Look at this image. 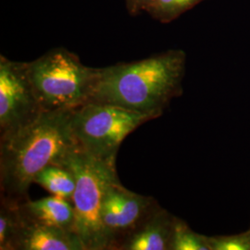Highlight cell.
<instances>
[{"label": "cell", "mask_w": 250, "mask_h": 250, "mask_svg": "<svg viewBox=\"0 0 250 250\" xmlns=\"http://www.w3.org/2000/svg\"><path fill=\"white\" fill-rule=\"evenodd\" d=\"M187 56L169 50L149 58L99 68L88 102L124 107L156 118L183 94Z\"/></svg>", "instance_id": "1"}, {"label": "cell", "mask_w": 250, "mask_h": 250, "mask_svg": "<svg viewBox=\"0 0 250 250\" xmlns=\"http://www.w3.org/2000/svg\"><path fill=\"white\" fill-rule=\"evenodd\" d=\"M159 206L154 197L125 188L118 176L112 179L107 184L102 202V221L112 250H116L119 243Z\"/></svg>", "instance_id": "7"}, {"label": "cell", "mask_w": 250, "mask_h": 250, "mask_svg": "<svg viewBox=\"0 0 250 250\" xmlns=\"http://www.w3.org/2000/svg\"><path fill=\"white\" fill-rule=\"evenodd\" d=\"M60 165L67 166L76 180L72 197L74 232L85 250H112V243L102 221V202L107 184L117 177L116 167L99 161L79 146L73 148Z\"/></svg>", "instance_id": "4"}, {"label": "cell", "mask_w": 250, "mask_h": 250, "mask_svg": "<svg viewBox=\"0 0 250 250\" xmlns=\"http://www.w3.org/2000/svg\"><path fill=\"white\" fill-rule=\"evenodd\" d=\"M170 250H210L208 236L195 232L187 222L176 217Z\"/></svg>", "instance_id": "13"}, {"label": "cell", "mask_w": 250, "mask_h": 250, "mask_svg": "<svg viewBox=\"0 0 250 250\" xmlns=\"http://www.w3.org/2000/svg\"><path fill=\"white\" fill-rule=\"evenodd\" d=\"M12 250H85V249L76 232L52 225L28 221L22 217V223L13 243Z\"/></svg>", "instance_id": "9"}, {"label": "cell", "mask_w": 250, "mask_h": 250, "mask_svg": "<svg viewBox=\"0 0 250 250\" xmlns=\"http://www.w3.org/2000/svg\"><path fill=\"white\" fill-rule=\"evenodd\" d=\"M27 72L36 98L45 111L75 109L89 101L99 68L81 62L64 47L49 50L26 62Z\"/></svg>", "instance_id": "3"}, {"label": "cell", "mask_w": 250, "mask_h": 250, "mask_svg": "<svg viewBox=\"0 0 250 250\" xmlns=\"http://www.w3.org/2000/svg\"><path fill=\"white\" fill-rule=\"evenodd\" d=\"M154 119L111 104L87 102L72 112V133L83 151L116 167L117 153L127 135Z\"/></svg>", "instance_id": "5"}, {"label": "cell", "mask_w": 250, "mask_h": 250, "mask_svg": "<svg viewBox=\"0 0 250 250\" xmlns=\"http://www.w3.org/2000/svg\"><path fill=\"white\" fill-rule=\"evenodd\" d=\"M74 109L44 111L30 125L0 137L1 196L22 201L36 175L78 145L72 129Z\"/></svg>", "instance_id": "2"}, {"label": "cell", "mask_w": 250, "mask_h": 250, "mask_svg": "<svg viewBox=\"0 0 250 250\" xmlns=\"http://www.w3.org/2000/svg\"><path fill=\"white\" fill-rule=\"evenodd\" d=\"M210 250H250V228L231 235L208 236Z\"/></svg>", "instance_id": "15"}, {"label": "cell", "mask_w": 250, "mask_h": 250, "mask_svg": "<svg viewBox=\"0 0 250 250\" xmlns=\"http://www.w3.org/2000/svg\"><path fill=\"white\" fill-rule=\"evenodd\" d=\"M21 216L28 221L52 225L74 232L75 214L72 201L62 197H44L38 200L26 199L20 202Z\"/></svg>", "instance_id": "10"}, {"label": "cell", "mask_w": 250, "mask_h": 250, "mask_svg": "<svg viewBox=\"0 0 250 250\" xmlns=\"http://www.w3.org/2000/svg\"><path fill=\"white\" fill-rule=\"evenodd\" d=\"M156 0H125L126 8L131 15H137L142 11H147Z\"/></svg>", "instance_id": "16"}, {"label": "cell", "mask_w": 250, "mask_h": 250, "mask_svg": "<svg viewBox=\"0 0 250 250\" xmlns=\"http://www.w3.org/2000/svg\"><path fill=\"white\" fill-rule=\"evenodd\" d=\"M175 219L159 206L119 243L116 250H170Z\"/></svg>", "instance_id": "8"}, {"label": "cell", "mask_w": 250, "mask_h": 250, "mask_svg": "<svg viewBox=\"0 0 250 250\" xmlns=\"http://www.w3.org/2000/svg\"><path fill=\"white\" fill-rule=\"evenodd\" d=\"M34 183L40 185L54 196L69 201H72L76 188L73 172L67 166L60 164H50L45 167L35 177Z\"/></svg>", "instance_id": "11"}, {"label": "cell", "mask_w": 250, "mask_h": 250, "mask_svg": "<svg viewBox=\"0 0 250 250\" xmlns=\"http://www.w3.org/2000/svg\"><path fill=\"white\" fill-rule=\"evenodd\" d=\"M20 200L1 196L0 203V250H12L22 217Z\"/></svg>", "instance_id": "12"}, {"label": "cell", "mask_w": 250, "mask_h": 250, "mask_svg": "<svg viewBox=\"0 0 250 250\" xmlns=\"http://www.w3.org/2000/svg\"><path fill=\"white\" fill-rule=\"evenodd\" d=\"M204 0H156L146 12L162 23H168Z\"/></svg>", "instance_id": "14"}, {"label": "cell", "mask_w": 250, "mask_h": 250, "mask_svg": "<svg viewBox=\"0 0 250 250\" xmlns=\"http://www.w3.org/2000/svg\"><path fill=\"white\" fill-rule=\"evenodd\" d=\"M44 111L29 79L26 62L0 55V137L30 125Z\"/></svg>", "instance_id": "6"}]
</instances>
